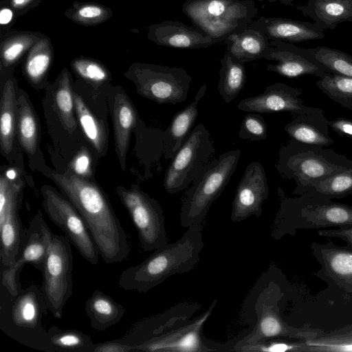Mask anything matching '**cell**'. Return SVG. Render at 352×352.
Instances as JSON below:
<instances>
[{
    "instance_id": "cell-15",
    "label": "cell",
    "mask_w": 352,
    "mask_h": 352,
    "mask_svg": "<svg viewBox=\"0 0 352 352\" xmlns=\"http://www.w3.org/2000/svg\"><path fill=\"white\" fill-rule=\"evenodd\" d=\"M53 233L41 212L30 220L26 239L14 263L2 272V285L12 295L21 289L19 275L25 264H31L43 272Z\"/></svg>"
},
{
    "instance_id": "cell-13",
    "label": "cell",
    "mask_w": 352,
    "mask_h": 352,
    "mask_svg": "<svg viewBox=\"0 0 352 352\" xmlns=\"http://www.w3.org/2000/svg\"><path fill=\"white\" fill-rule=\"evenodd\" d=\"M22 184L19 177L0 176V257L5 268L14 263L26 239L27 228L19 214Z\"/></svg>"
},
{
    "instance_id": "cell-51",
    "label": "cell",
    "mask_w": 352,
    "mask_h": 352,
    "mask_svg": "<svg viewBox=\"0 0 352 352\" xmlns=\"http://www.w3.org/2000/svg\"><path fill=\"white\" fill-rule=\"evenodd\" d=\"M352 152V151H351Z\"/></svg>"
},
{
    "instance_id": "cell-37",
    "label": "cell",
    "mask_w": 352,
    "mask_h": 352,
    "mask_svg": "<svg viewBox=\"0 0 352 352\" xmlns=\"http://www.w3.org/2000/svg\"><path fill=\"white\" fill-rule=\"evenodd\" d=\"M47 339L50 351L94 352L91 337L78 330L52 326L47 330Z\"/></svg>"
},
{
    "instance_id": "cell-11",
    "label": "cell",
    "mask_w": 352,
    "mask_h": 352,
    "mask_svg": "<svg viewBox=\"0 0 352 352\" xmlns=\"http://www.w3.org/2000/svg\"><path fill=\"white\" fill-rule=\"evenodd\" d=\"M116 193L129 214L144 251H154L168 243L163 209L157 200L136 185L118 186Z\"/></svg>"
},
{
    "instance_id": "cell-24",
    "label": "cell",
    "mask_w": 352,
    "mask_h": 352,
    "mask_svg": "<svg viewBox=\"0 0 352 352\" xmlns=\"http://www.w3.org/2000/svg\"><path fill=\"white\" fill-rule=\"evenodd\" d=\"M312 250L326 274L340 287L352 293V251L331 243H314Z\"/></svg>"
},
{
    "instance_id": "cell-48",
    "label": "cell",
    "mask_w": 352,
    "mask_h": 352,
    "mask_svg": "<svg viewBox=\"0 0 352 352\" xmlns=\"http://www.w3.org/2000/svg\"><path fill=\"white\" fill-rule=\"evenodd\" d=\"M329 127L340 136L352 139V120L346 118H338L328 120Z\"/></svg>"
},
{
    "instance_id": "cell-33",
    "label": "cell",
    "mask_w": 352,
    "mask_h": 352,
    "mask_svg": "<svg viewBox=\"0 0 352 352\" xmlns=\"http://www.w3.org/2000/svg\"><path fill=\"white\" fill-rule=\"evenodd\" d=\"M54 48L50 37L44 36L31 48L25 59L23 73L34 85L43 81L52 66Z\"/></svg>"
},
{
    "instance_id": "cell-35",
    "label": "cell",
    "mask_w": 352,
    "mask_h": 352,
    "mask_svg": "<svg viewBox=\"0 0 352 352\" xmlns=\"http://www.w3.org/2000/svg\"><path fill=\"white\" fill-rule=\"evenodd\" d=\"M351 194L352 168H349L331 177L312 181L304 195L320 201H329Z\"/></svg>"
},
{
    "instance_id": "cell-7",
    "label": "cell",
    "mask_w": 352,
    "mask_h": 352,
    "mask_svg": "<svg viewBox=\"0 0 352 352\" xmlns=\"http://www.w3.org/2000/svg\"><path fill=\"white\" fill-rule=\"evenodd\" d=\"M283 296L279 286L270 282L258 293L254 303L256 316L254 326L245 336L230 342V351L242 344L272 338L286 337L306 341L325 332L309 327L297 328L287 324L280 317L278 302Z\"/></svg>"
},
{
    "instance_id": "cell-10",
    "label": "cell",
    "mask_w": 352,
    "mask_h": 352,
    "mask_svg": "<svg viewBox=\"0 0 352 352\" xmlns=\"http://www.w3.org/2000/svg\"><path fill=\"white\" fill-rule=\"evenodd\" d=\"M73 254L71 243L63 235L53 234L43 274L42 292L48 311L57 319L72 294Z\"/></svg>"
},
{
    "instance_id": "cell-18",
    "label": "cell",
    "mask_w": 352,
    "mask_h": 352,
    "mask_svg": "<svg viewBox=\"0 0 352 352\" xmlns=\"http://www.w3.org/2000/svg\"><path fill=\"white\" fill-rule=\"evenodd\" d=\"M276 63L267 66V70L287 78L314 75L322 78L329 72L322 66L306 58L294 49V45L279 40L270 39L263 58Z\"/></svg>"
},
{
    "instance_id": "cell-44",
    "label": "cell",
    "mask_w": 352,
    "mask_h": 352,
    "mask_svg": "<svg viewBox=\"0 0 352 352\" xmlns=\"http://www.w3.org/2000/svg\"><path fill=\"white\" fill-rule=\"evenodd\" d=\"M239 136L243 140L251 141L265 140L267 136V124L258 113H249L243 118Z\"/></svg>"
},
{
    "instance_id": "cell-28",
    "label": "cell",
    "mask_w": 352,
    "mask_h": 352,
    "mask_svg": "<svg viewBox=\"0 0 352 352\" xmlns=\"http://www.w3.org/2000/svg\"><path fill=\"white\" fill-rule=\"evenodd\" d=\"M85 310L91 327L100 331L118 323L126 312L123 305L97 289L86 300Z\"/></svg>"
},
{
    "instance_id": "cell-38",
    "label": "cell",
    "mask_w": 352,
    "mask_h": 352,
    "mask_svg": "<svg viewBox=\"0 0 352 352\" xmlns=\"http://www.w3.org/2000/svg\"><path fill=\"white\" fill-rule=\"evenodd\" d=\"M75 112L80 125L96 151L102 153L107 145V135L104 125L87 107L83 99L74 92Z\"/></svg>"
},
{
    "instance_id": "cell-19",
    "label": "cell",
    "mask_w": 352,
    "mask_h": 352,
    "mask_svg": "<svg viewBox=\"0 0 352 352\" xmlns=\"http://www.w3.org/2000/svg\"><path fill=\"white\" fill-rule=\"evenodd\" d=\"M147 37L158 45L177 49L206 48L217 43L197 27L170 20L151 25Z\"/></svg>"
},
{
    "instance_id": "cell-42",
    "label": "cell",
    "mask_w": 352,
    "mask_h": 352,
    "mask_svg": "<svg viewBox=\"0 0 352 352\" xmlns=\"http://www.w3.org/2000/svg\"><path fill=\"white\" fill-rule=\"evenodd\" d=\"M232 351L238 352H285L309 351L305 341L289 342L276 338L261 340L236 346Z\"/></svg>"
},
{
    "instance_id": "cell-27",
    "label": "cell",
    "mask_w": 352,
    "mask_h": 352,
    "mask_svg": "<svg viewBox=\"0 0 352 352\" xmlns=\"http://www.w3.org/2000/svg\"><path fill=\"white\" fill-rule=\"evenodd\" d=\"M296 9L325 30H334L340 23L352 22V0H307Z\"/></svg>"
},
{
    "instance_id": "cell-29",
    "label": "cell",
    "mask_w": 352,
    "mask_h": 352,
    "mask_svg": "<svg viewBox=\"0 0 352 352\" xmlns=\"http://www.w3.org/2000/svg\"><path fill=\"white\" fill-rule=\"evenodd\" d=\"M44 34L31 31H8L1 33V69L13 68Z\"/></svg>"
},
{
    "instance_id": "cell-34",
    "label": "cell",
    "mask_w": 352,
    "mask_h": 352,
    "mask_svg": "<svg viewBox=\"0 0 352 352\" xmlns=\"http://www.w3.org/2000/svg\"><path fill=\"white\" fill-rule=\"evenodd\" d=\"M71 80L68 69L63 68L57 78L53 94V102L56 113L63 127L69 133H72L77 126Z\"/></svg>"
},
{
    "instance_id": "cell-17",
    "label": "cell",
    "mask_w": 352,
    "mask_h": 352,
    "mask_svg": "<svg viewBox=\"0 0 352 352\" xmlns=\"http://www.w3.org/2000/svg\"><path fill=\"white\" fill-rule=\"evenodd\" d=\"M302 94L298 88L276 82L267 86L259 95L241 100L237 109L248 113L289 112L296 116L314 111L316 107L305 104Z\"/></svg>"
},
{
    "instance_id": "cell-1",
    "label": "cell",
    "mask_w": 352,
    "mask_h": 352,
    "mask_svg": "<svg viewBox=\"0 0 352 352\" xmlns=\"http://www.w3.org/2000/svg\"><path fill=\"white\" fill-rule=\"evenodd\" d=\"M52 178L82 217L103 262L114 264L127 259L131 251L127 233L102 189L69 168L53 173Z\"/></svg>"
},
{
    "instance_id": "cell-26",
    "label": "cell",
    "mask_w": 352,
    "mask_h": 352,
    "mask_svg": "<svg viewBox=\"0 0 352 352\" xmlns=\"http://www.w3.org/2000/svg\"><path fill=\"white\" fill-rule=\"evenodd\" d=\"M206 89V85L204 84L198 90L192 102L173 117L164 133V155L166 160L173 158L192 131L198 116V103L204 96Z\"/></svg>"
},
{
    "instance_id": "cell-43",
    "label": "cell",
    "mask_w": 352,
    "mask_h": 352,
    "mask_svg": "<svg viewBox=\"0 0 352 352\" xmlns=\"http://www.w3.org/2000/svg\"><path fill=\"white\" fill-rule=\"evenodd\" d=\"M74 72L82 79L95 85L103 84L110 79V73L100 61L80 56L71 62Z\"/></svg>"
},
{
    "instance_id": "cell-32",
    "label": "cell",
    "mask_w": 352,
    "mask_h": 352,
    "mask_svg": "<svg viewBox=\"0 0 352 352\" xmlns=\"http://www.w3.org/2000/svg\"><path fill=\"white\" fill-rule=\"evenodd\" d=\"M246 82L245 63L226 51L221 60L217 91L226 103H230L241 92Z\"/></svg>"
},
{
    "instance_id": "cell-21",
    "label": "cell",
    "mask_w": 352,
    "mask_h": 352,
    "mask_svg": "<svg viewBox=\"0 0 352 352\" xmlns=\"http://www.w3.org/2000/svg\"><path fill=\"white\" fill-rule=\"evenodd\" d=\"M259 21L271 40L288 43H299L322 39L326 30L316 22H306L280 17L261 16Z\"/></svg>"
},
{
    "instance_id": "cell-12",
    "label": "cell",
    "mask_w": 352,
    "mask_h": 352,
    "mask_svg": "<svg viewBox=\"0 0 352 352\" xmlns=\"http://www.w3.org/2000/svg\"><path fill=\"white\" fill-rule=\"evenodd\" d=\"M43 208L50 220L65 233L73 246L87 262L97 265L99 251L82 217L63 195L54 188H41Z\"/></svg>"
},
{
    "instance_id": "cell-6",
    "label": "cell",
    "mask_w": 352,
    "mask_h": 352,
    "mask_svg": "<svg viewBox=\"0 0 352 352\" xmlns=\"http://www.w3.org/2000/svg\"><path fill=\"white\" fill-rule=\"evenodd\" d=\"M241 151H227L210 161L192 182L182 201L180 224L188 228L202 223L213 202L221 195L234 174Z\"/></svg>"
},
{
    "instance_id": "cell-20",
    "label": "cell",
    "mask_w": 352,
    "mask_h": 352,
    "mask_svg": "<svg viewBox=\"0 0 352 352\" xmlns=\"http://www.w3.org/2000/svg\"><path fill=\"white\" fill-rule=\"evenodd\" d=\"M328 120L324 111L319 108L309 113L296 116L284 127L290 138L298 142L327 147L334 143L330 136Z\"/></svg>"
},
{
    "instance_id": "cell-22",
    "label": "cell",
    "mask_w": 352,
    "mask_h": 352,
    "mask_svg": "<svg viewBox=\"0 0 352 352\" xmlns=\"http://www.w3.org/2000/svg\"><path fill=\"white\" fill-rule=\"evenodd\" d=\"M307 196L306 204L300 206L299 214L309 226L314 228L352 226V206Z\"/></svg>"
},
{
    "instance_id": "cell-23",
    "label": "cell",
    "mask_w": 352,
    "mask_h": 352,
    "mask_svg": "<svg viewBox=\"0 0 352 352\" xmlns=\"http://www.w3.org/2000/svg\"><path fill=\"white\" fill-rule=\"evenodd\" d=\"M225 42L226 51L237 60L246 63L263 58L270 39L258 19L243 30L230 35Z\"/></svg>"
},
{
    "instance_id": "cell-30",
    "label": "cell",
    "mask_w": 352,
    "mask_h": 352,
    "mask_svg": "<svg viewBox=\"0 0 352 352\" xmlns=\"http://www.w3.org/2000/svg\"><path fill=\"white\" fill-rule=\"evenodd\" d=\"M16 116L14 80L13 77H10L4 82L1 99L0 144L5 155L9 154L13 147Z\"/></svg>"
},
{
    "instance_id": "cell-4",
    "label": "cell",
    "mask_w": 352,
    "mask_h": 352,
    "mask_svg": "<svg viewBox=\"0 0 352 352\" xmlns=\"http://www.w3.org/2000/svg\"><path fill=\"white\" fill-rule=\"evenodd\" d=\"M48 310L41 287L32 285L16 296L1 297V329L28 346L50 351L42 319Z\"/></svg>"
},
{
    "instance_id": "cell-41",
    "label": "cell",
    "mask_w": 352,
    "mask_h": 352,
    "mask_svg": "<svg viewBox=\"0 0 352 352\" xmlns=\"http://www.w3.org/2000/svg\"><path fill=\"white\" fill-rule=\"evenodd\" d=\"M309 351H352V325L305 341Z\"/></svg>"
},
{
    "instance_id": "cell-5",
    "label": "cell",
    "mask_w": 352,
    "mask_h": 352,
    "mask_svg": "<svg viewBox=\"0 0 352 352\" xmlns=\"http://www.w3.org/2000/svg\"><path fill=\"white\" fill-rule=\"evenodd\" d=\"M182 12L194 26L219 43L254 21L258 8L253 0H187Z\"/></svg>"
},
{
    "instance_id": "cell-2",
    "label": "cell",
    "mask_w": 352,
    "mask_h": 352,
    "mask_svg": "<svg viewBox=\"0 0 352 352\" xmlns=\"http://www.w3.org/2000/svg\"><path fill=\"white\" fill-rule=\"evenodd\" d=\"M203 226V222L192 225L175 242L156 249L141 263L123 270L119 287L146 293L174 274L192 270L204 247Z\"/></svg>"
},
{
    "instance_id": "cell-45",
    "label": "cell",
    "mask_w": 352,
    "mask_h": 352,
    "mask_svg": "<svg viewBox=\"0 0 352 352\" xmlns=\"http://www.w3.org/2000/svg\"><path fill=\"white\" fill-rule=\"evenodd\" d=\"M69 169L76 175L88 179L91 174V163L89 153L82 148L70 163Z\"/></svg>"
},
{
    "instance_id": "cell-40",
    "label": "cell",
    "mask_w": 352,
    "mask_h": 352,
    "mask_svg": "<svg viewBox=\"0 0 352 352\" xmlns=\"http://www.w3.org/2000/svg\"><path fill=\"white\" fill-rule=\"evenodd\" d=\"M316 87L344 109H352V78L329 73L316 82Z\"/></svg>"
},
{
    "instance_id": "cell-36",
    "label": "cell",
    "mask_w": 352,
    "mask_h": 352,
    "mask_svg": "<svg viewBox=\"0 0 352 352\" xmlns=\"http://www.w3.org/2000/svg\"><path fill=\"white\" fill-rule=\"evenodd\" d=\"M16 127L19 141L26 153L33 155L37 148L39 128L34 109L24 95L17 100Z\"/></svg>"
},
{
    "instance_id": "cell-31",
    "label": "cell",
    "mask_w": 352,
    "mask_h": 352,
    "mask_svg": "<svg viewBox=\"0 0 352 352\" xmlns=\"http://www.w3.org/2000/svg\"><path fill=\"white\" fill-rule=\"evenodd\" d=\"M295 50L329 73L352 78V56L338 49L318 46L304 49L294 45Z\"/></svg>"
},
{
    "instance_id": "cell-47",
    "label": "cell",
    "mask_w": 352,
    "mask_h": 352,
    "mask_svg": "<svg viewBox=\"0 0 352 352\" xmlns=\"http://www.w3.org/2000/svg\"><path fill=\"white\" fill-rule=\"evenodd\" d=\"M134 351V346L119 340L95 344L94 352H129Z\"/></svg>"
},
{
    "instance_id": "cell-3",
    "label": "cell",
    "mask_w": 352,
    "mask_h": 352,
    "mask_svg": "<svg viewBox=\"0 0 352 352\" xmlns=\"http://www.w3.org/2000/svg\"><path fill=\"white\" fill-rule=\"evenodd\" d=\"M276 168L279 174L293 179V193L304 195L311 182L352 168V160L323 146L310 145L290 139L278 152Z\"/></svg>"
},
{
    "instance_id": "cell-25",
    "label": "cell",
    "mask_w": 352,
    "mask_h": 352,
    "mask_svg": "<svg viewBox=\"0 0 352 352\" xmlns=\"http://www.w3.org/2000/svg\"><path fill=\"white\" fill-rule=\"evenodd\" d=\"M112 118L116 153L121 168L125 170L130 136L137 122V114L131 100L124 91L118 92L114 98Z\"/></svg>"
},
{
    "instance_id": "cell-16",
    "label": "cell",
    "mask_w": 352,
    "mask_h": 352,
    "mask_svg": "<svg viewBox=\"0 0 352 352\" xmlns=\"http://www.w3.org/2000/svg\"><path fill=\"white\" fill-rule=\"evenodd\" d=\"M266 173L258 162L250 163L239 182L232 201L231 220L243 221L252 215L259 217L262 205L268 197Z\"/></svg>"
},
{
    "instance_id": "cell-8",
    "label": "cell",
    "mask_w": 352,
    "mask_h": 352,
    "mask_svg": "<svg viewBox=\"0 0 352 352\" xmlns=\"http://www.w3.org/2000/svg\"><path fill=\"white\" fill-rule=\"evenodd\" d=\"M124 76L133 82L140 95L158 104L185 101L192 82L182 67L141 63L132 64Z\"/></svg>"
},
{
    "instance_id": "cell-14",
    "label": "cell",
    "mask_w": 352,
    "mask_h": 352,
    "mask_svg": "<svg viewBox=\"0 0 352 352\" xmlns=\"http://www.w3.org/2000/svg\"><path fill=\"white\" fill-rule=\"evenodd\" d=\"M217 300L208 309L192 320L179 324L144 342L134 346V351L147 352H208L222 351L219 343L208 340L203 327L212 313Z\"/></svg>"
},
{
    "instance_id": "cell-46",
    "label": "cell",
    "mask_w": 352,
    "mask_h": 352,
    "mask_svg": "<svg viewBox=\"0 0 352 352\" xmlns=\"http://www.w3.org/2000/svg\"><path fill=\"white\" fill-rule=\"evenodd\" d=\"M41 0H1V4L11 8L17 16H21L37 7Z\"/></svg>"
},
{
    "instance_id": "cell-9",
    "label": "cell",
    "mask_w": 352,
    "mask_h": 352,
    "mask_svg": "<svg viewBox=\"0 0 352 352\" xmlns=\"http://www.w3.org/2000/svg\"><path fill=\"white\" fill-rule=\"evenodd\" d=\"M214 153L213 141L203 123L197 124L171 159L164 179L166 192L174 194L186 188Z\"/></svg>"
},
{
    "instance_id": "cell-39",
    "label": "cell",
    "mask_w": 352,
    "mask_h": 352,
    "mask_svg": "<svg viewBox=\"0 0 352 352\" xmlns=\"http://www.w3.org/2000/svg\"><path fill=\"white\" fill-rule=\"evenodd\" d=\"M64 14L67 19L76 24L93 26L109 20L113 15V11L109 7L96 2L75 1Z\"/></svg>"
},
{
    "instance_id": "cell-50",
    "label": "cell",
    "mask_w": 352,
    "mask_h": 352,
    "mask_svg": "<svg viewBox=\"0 0 352 352\" xmlns=\"http://www.w3.org/2000/svg\"><path fill=\"white\" fill-rule=\"evenodd\" d=\"M0 4V24L3 29L4 27L12 25L18 16L11 8L5 4Z\"/></svg>"
},
{
    "instance_id": "cell-49",
    "label": "cell",
    "mask_w": 352,
    "mask_h": 352,
    "mask_svg": "<svg viewBox=\"0 0 352 352\" xmlns=\"http://www.w3.org/2000/svg\"><path fill=\"white\" fill-rule=\"evenodd\" d=\"M318 234L324 237L338 238L352 245V226L337 229L320 230Z\"/></svg>"
}]
</instances>
